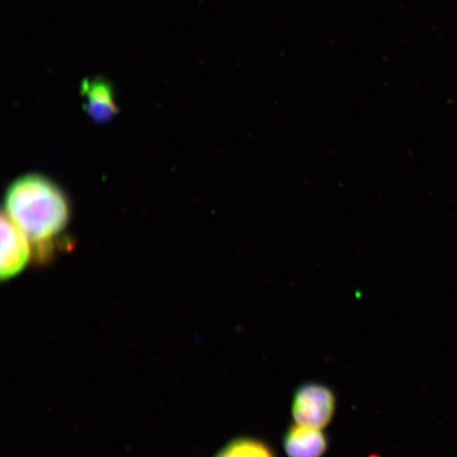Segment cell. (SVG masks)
Wrapping results in <instances>:
<instances>
[{
	"mask_svg": "<svg viewBox=\"0 0 457 457\" xmlns=\"http://www.w3.org/2000/svg\"><path fill=\"white\" fill-rule=\"evenodd\" d=\"M84 111L96 123H105L116 116L119 108L112 86L105 79H85L81 85Z\"/></svg>",
	"mask_w": 457,
	"mask_h": 457,
	"instance_id": "obj_4",
	"label": "cell"
},
{
	"mask_svg": "<svg viewBox=\"0 0 457 457\" xmlns=\"http://www.w3.org/2000/svg\"><path fill=\"white\" fill-rule=\"evenodd\" d=\"M4 212L32 243L44 245L59 236L70 221V204L62 188L47 177L28 174L10 185Z\"/></svg>",
	"mask_w": 457,
	"mask_h": 457,
	"instance_id": "obj_1",
	"label": "cell"
},
{
	"mask_svg": "<svg viewBox=\"0 0 457 457\" xmlns=\"http://www.w3.org/2000/svg\"><path fill=\"white\" fill-rule=\"evenodd\" d=\"M31 242L26 233L4 212L2 215V259L0 274L3 279L12 278L28 264L31 256Z\"/></svg>",
	"mask_w": 457,
	"mask_h": 457,
	"instance_id": "obj_3",
	"label": "cell"
},
{
	"mask_svg": "<svg viewBox=\"0 0 457 457\" xmlns=\"http://www.w3.org/2000/svg\"><path fill=\"white\" fill-rule=\"evenodd\" d=\"M336 409V397L328 386L305 384L295 392L291 405L298 425L322 428L329 424Z\"/></svg>",
	"mask_w": 457,
	"mask_h": 457,
	"instance_id": "obj_2",
	"label": "cell"
},
{
	"mask_svg": "<svg viewBox=\"0 0 457 457\" xmlns=\"http://www.w3.org/2000/svg\"><path fill=\"white\" fill-rule=\"evenodd\" d=\"M283 444L289 457H322L328 449V438L321 428L298 424L286 433Z\"/></svg>",
	"mask_w": 457,
	"mask_h": 457,
	"instance_id": "obj_5",
	"label": "cell"
},
{
	"mask_svg": "<svg viewBox=\"0 0 457 457\" xmlns=\"http://www.w3.org/2000/svg\"><path fill=\"white\" fill-rule=\"evenodd\" d=\"M215 457H274L264 443L251 438H238L228 444Z\"/></svg>",
	"mask_w": 457,
	"mask_h": 457,
	"instance_id": "obj_6",
	"label": "cell"
}]
</instances>
